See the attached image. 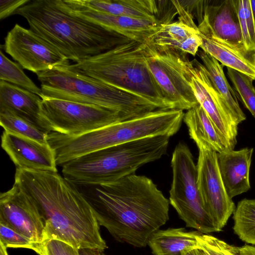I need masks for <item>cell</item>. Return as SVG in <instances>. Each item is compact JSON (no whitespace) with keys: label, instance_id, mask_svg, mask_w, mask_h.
Segmentation results:
<instances>
[{"label":"cell","instance_id":"1f68e13d","mask_svg":"<svg viewBox=\"0 0 255 255\" xmlns=\"http://www.w3.org/2000/svg\"><path fill=\"white\" fill-rule=\"evenodd\" d=\"M38 255H78V250L57 240H51L38 246L34 251Z\"/></svg>","mask_w":255,"mask_h":255},{"label":"cell","instance_id":"ffe728a7","mask_svg":"<svg viewBox=\"0 0 255 255\" xmlns=\"http://www.w3.org/2000/svg\"><path fill=\"white\" fill-rule=\"evenodd\" d=\"M77 3L95 11L112 15L159 22H166L161 17L163 1L154 0H75Z\"/></svg>","mask_w":255,"mask_h":255},{"label":"cell","instance_id":"8fae6325","mask_svg":"<svg viewBox=\"0 0 255 255\" xmlns=\"http://www.w3.org/2000/svg\"><path fill=\"white\" fill-rule=\"evenodd\" d=\"M184 75L198 104L206 112L226 141L229 149L237 143L238 126L224 99L212 84L207 69L196 59L183 61Z\"/></svg>","mask_w":255,"mask_h":255},{"label":"cell","instance_id":"9c48e42d","mask_svg":"<svg viewBox=\"0 0 255 255\" xmlns=\"http://www.w3.org/2000/svg\"><path fill=\"white\" fill-rule=\"evenodd\" d=\"M41 99V115L51 132L80 135L128 119L98 105L52 98Z\"/></svg>","mask_w":255,"mask_h":255},{"label":"cell","instance_id":"d4e9b609","mask_svg":"<svg viewBox=\"0 0 255 255\" xmlns=\"http://www.w3.org/2000/svg\"><path fill=\"white\" fill-rule=\"evenodd\" d=\"M197 54L207 69L212 84L226 102L235 123L238 126L246 119V117L240 107L237 93L225 76L223 65L203 50L198 52Z\"/></svg>","mask_w":255,"mask_h":255},{"label":"cell","instance_id":"d6a6232c","mask_svg":"<svg viewBox=\"0 0 255 255\" xmlns=\"http://www.w3.org/2000/svg\"><path fill=\"white\" fill-rule=\"evenodd\" d=\"M221 240L211 235L200 233L199 247L205 255H227L223 250Z\"/></svg>","mask_w":255,"mask_h":255},{"label":"cell","instance_id":"d590c367","mask_svg":"<svg viewBox=\"0 0 255 255\" xmlns=\"http://www.w3.org/2000/svg\"><path fill=\"white\" fill-rule=\"evenodd\" d=\"M222 247L227 255H255V246L246 245L242 247L231 245L221 241Z\"/></svg>","mask_w":255,"mask_h":255},{"label":"cell","instance_id":"6da1fadb","mask_svg":"<svg viewBox=\"0 0 255 255\" xmlns=\"http://www.w3.org/2000/svg\"><path fill=\"white\" fill-rule=\"evenodd\" d=\"M14 184L34 203L45 224V242L62 241L78 250L107 248L91 203L57 172L16 167Z\"/></svg>","mask_w":255,"mask_h":255},{"label":"cell","instance_id":"ac0fdd59","mask_svg":"<svg viewBox=\"0 0 255 255\" xmlns=\"http://www.w3.org/2000/svg\"><path fill=\"white\" fill-rule=\"evenodd\" d=\"M41 102L37 95L0 80V113L14 115L51 132L41 115Z\"/></svg>","mask_w":255,"mask_h":255},{"label":"cell","instance_id":"f546056e","mask_svg":"<svg viewBox=\"0 0 255 255\" xmlns=\"http://www.w3.org/2000/svg\"><path fill=\"white\" fill-rule=\"evenodd\" d=\"M227 74L245 107L255 118V88L253 79L236 70L227 68Z\"/></svg>","mask_w":255,"mask_h":255},{"label":"cell","instance_id":"f35d334b","mask_svg":"<svg viewBox=\"0 0 255 255\" xmlns=\"http://www.w3.org/2000/svg\"><path fill=\"white\" fill-rule=\"evenodd\" d=\"M0 255H8L7 248L0 243Z\"/></svg>","mask_w":255,"mask_h":255},{"label":"cell","instance_id":"d6986e66","mask_svg":"<svg viewBox=\"0 0 255 255\" xmlns=\"http://www.w3.org/2000/svg\"><path fill=\"white\" fill-rule=\"evenodd\" d=\"M253 150V148L246 147L217 153L221 178L228 195L232 199L247 192L251 188L249 172Z\"/></svg>","mask_w":255,"mask_h":255},{"label":"cell","instance_id":"7a4b0ae2","mask_svg":"<svg viewBox=\"0 0 255 255\" xmlns=\"http://www.w3.org/2000/svg\"><path fill=\"white\" fill-rule=\"evenodd\" d=\"M95 193L98 222L119 242L144 247L169 220V201L145 176H125L99 186Z\"/></svg>","mask_w":255,"mask_h":255},{"label":"cell","instance_id":"30bf717a","mask_svg":"<svg viewBox=\"0 0 255 255\" xmlns=\"http://www.w3.org/2000/svg\"><path fill=\"white\" fill-rule=\"evenodd\" d=\"M145 43L146 64L165 98L175 109L188 110L198 104L183 67L185 53L176 49Z\"/></svg>","mask_w":255,"mask_h":255},{"label":"cell","instance_id":"603a6c76","mask_svg":"<svg viewBox=\"0 0 255 255\" xmlns=\"http://www.w3.org/2000/svg\"><path fill=\"white\" fill-rule=\"evenodd\" d=\"M200 233L181 228L158 230L152 235L148 245L154 255H183L188 250L199 249Z\"/></svg>","mask_w":255,"mask_h":255},{"label":"cell","instance_id":"5bb4252c","mask_svg":"<svg viewBox=\"0 0 255 255\" xmlns=\"http://www.w3.org/2000/svg\"><path fill=\"white\" fill-rule=\"evenodd\" d=\"M0 223L39 245L45 243V224L31 199L13 184L0 195Z\"/></svg>","mask_w":255,"mask_h":255},{"label":"cell","instance_id":"4dcf8cb0","mask_svg":"<svg viewBox=\"0 0 255 255\" xmlns=\"http://www.w3.org/2000/svg\"><path fill=\"white\" fill-rule=\"evenodd\" d=\"M0 243L7 248H23L35 251L36 245L26 237L0 223Z\"/></svg>","mask_w":255,"mask_h":255},{"label":"cell","instance_id":"e575fe53","mask_svg":"<svg viewBox=\"0 0 255 255\" xmlns=\"http://www.w3.org/2000/svg\"><path fill=\"white\" fill-rule=\"evenodd\" d=\"M201 43V39L197 33L187 38L176 49L194 56L198 53V49L200 47Z\"/></svg>","mask_w":255,"mask_h":255},{"label":"cell","instance_id":"e0dca14e","mask_svg":"<svg viewBox=\"0 0 255 255\" xmlns=\"http://www.w3.org/2000/svg\"><path fill=\"white\" fill-rule=\"evenodd\" d=\"M1 145L16 167L57 172L54 152L48 143L4 131Z\"/></svg>","mask_w":255,"mask_h":255},{"label":"cell","instance_id":"cb8c5ba5","mask_svg":"<svg viewBox=\"0 0 255 255\" xmlns=\"http://www.w3.org/2000/svg\"><path fill=\"white\" fill-rule=\"evenodd\" d=\"M173 3L179 15L178 20L161 24L152 40L157 45L176 49L187 38L197 33L198 26L192 13L180 1L173 0Z\"/></svg>","mask_w":255,"mask_h":255},{"label":"cell","instance_id":"60d3db41","mask_svg":"<svg viewBox=\"0 0 255 255\" xmlns=\"http://www.w3.org/2000/svg\"><path fill=\"white\" fill-rule=\"evenodd\" d=\"M202 255H205V254L204 253V252H203V251L202 250Z\"/></svg>","mask_w":255,"mask_h":255},{"label":"cell","instance_id":"5b68a950","mask_svg":"<svg viewBox=\"0 0 255 255\" xmlns=\"http://www.w3.org/2000/svg\"><path fill=\"white\" fill-rule=\"evenodd\" d=\"M42 97L107 108L128 119L158 109L156 103L133 92L120 89L70 69L56 66L37 74Z\"/></svg>","mask_w":255,"mask_h":255},{"label":"cell","instance_id":"ba28073f","mask_svg":"<svg viewBox=\"0 0 255 255\" xmlns=\"http://www.w3.org/2000/svg\"><path fill=\"white\" fill-rule=\"evenodd\" d=\"M172 180L169 203L188 227L202 234L219 232L207 211L197 184V168L193 156L184 143L179 142L172 155Z\"/></svg>","mask_w":255,"mask_h":255},{"label":"cell","instance_id":"4fadbf2b","mask_svg":"<svg viewBox=\"0 0 255 255\" xmlns=\"http://www.w3.org/2000/svg\"><path fill=\"white\" fill-rule=\"evenodd\" d=\"M5 52L24 69L36 74L56 66L69 65V60L34 32L18 24L4 39Z\"/></svg>","mask_w":255,"mask_h":255},{"label":"cell","instance_id":"9a60e30c","mask_svg":"<svg viewBox=\"0 0 255 255\" xmlns=\"http://www.w3.org/2000/svg\"><path fill=\"white\" fill-rule=\"evenodd\" d=\"M62 2L71 12L130 40L146 42L153 37L162 24L159 22L95 11L77 3L75 0H62Z\"/></svg>","mask_w":255,"mask_h":255},{"label":"cell","instance_id":"ab89813d","mask_svg":"<svg viewBox=\"0 0 255 255\" xmlns=\"http://www.w3.org/2000/svg\"><path fill=\"white\" fill-rule=\"evenodd\" d=\"M250 1H251V6H252V9L253 10V13L254 16V18L255 19V0H250Z\"/></svg>","mask_w":255,"mask_h":255},{"label":"cell","instance_id":"44dd1931","mask_svg":"<svg viewBox=\"0 0 255 255\" xmlns=\"http://www.w3.org/2000/svg\"><path fill=\"white\" fill-rule=\"evenodd\" d=\"M203 14L220 38L244 47L235 0H203Z\"/></svg>","mask_w":255,"mask_h":255},{"label":"cell","instance_id":"8992f818","mask_svg":"<svg viewBox=\"0 0 255 255\" xmlns=\"http://www.w3.org/2000/svg\"><path fill=\"white\" fill-rule=\"evenodd\" d=\"M145 43L131 40L68 66L110 85L139 94L162 109H176L165 98L147 67Z\"/></svg>","mask_w":255,"mask_h":255},{"label":"cell","instance_id":"484cf974","mask_svg":"<svg viewBox=\"0 0 255 255\" xmlns=\"http://www.w3.org/2000/svg\"><path fill=\"white\" fill-rule=\"evenodd\" d=\"M234 233L244 242L255 245V200L238 202L233 213Z\"/></svg>","mask_w":255,"mask_h":255},{"label":"cell","instance_id":"7402d4cb","mask_svg":"<svg viewBox=\"0 0 255 255\" xmlns=\"http://www.w3.org/2000/svg\"><path fill=\"white\" fill-rule=\"evenodd\" d=\"M183 121L188 128L190 138L197 146L207 144L217 153L229 149L224 138L199 104L187 111Z\"/></svg>","mask_w":255,"mask_h":255},{"label":"cell","instance_id":"7c38bea8","mask_svg":"<svg viewBox=\"0 0 255 255\" xmlns=\"http://www.w3.org/2000/svg\"><path fill=\"white\" fill-rule=\"evenodd\" d=\"M197 184L204 205L219 231L227 224L236 206L228 195L220 173L217 152L209 145H197Z\"/></svg>","mask_w":255,"mask_h":255},{"label":"cell","instance_id":"2e32d148","mask_svg":"<svg viewBox=\"0 0 255 255\" xmlns=\"http://www.w3.org/2000/svg\"><path fill=\"white\" fill-rule=\"evenodd\" d=\"M198 35L202 40L200 48L223 66L242 73L255 80V52L247 50L217 36L203 13L198 19Z\"/></svg>","mask_w":255,"mask_h":255},{"label":"cell","instance_id":"8d00e7d4","mask_svg":"<svg viewBox=\"0 0 255 255\" xmlns=\"http://www.w3.org/2000/svg\"><path fill=\"white\" fill-rule=\"evenodd\" d=\"M78 255H105L104 250L95 248H83L78 250Z\"/></svg>","mask_w":255,"mask_h":255},{"label":"cell","instance_id":"836d02e7","mask_svg":"<svg viewBox=\"0 0 255 255\" xmlns=\"http://www.w3.org/2000/svg\"><path fill=\"white\" fill-rule=\"evenodd\" d=\"M30 0H0V19L14 14L16 11L29 2Z\"/></svg>","mask_w":255,"mask_h":255},{"label":"cell","instance_id":"74e56055","mask_svg":"<svg viewBox=\"0 0 255 255\" xmlns=\"http://www.w3.org/2000/svg\"><path fill=\"white\" fill-rule=\"evenodd\" d=\"M183 255H202V252L200 249L195 248L185 252Z\"/></svg>","mask_w":255,"mask_h":255},{"label":"cell","instance_id":"f1b7e54d","mask_svg":"<svg viewBox=\"0 0 255 255\" xmlns=\"http://www.w3.org/2000/svg\"><path fill=\"white\" fill-rule=\"evenodd\" d=\"M243 42L248 51L255 52V19L250 0H235Z\"/></svg>","mask_w":255,"mask_h":255},{"label":"cell","instance_id":"277c9868","mask_svg":"<svg viewBox=\"0 0 255 255\" xmlns=\"http://www.w3.org/2000/svg\"><path fill=\"white\" fill-rule=\"evenodd\" d=\"M170 137H148L91 152L64 164L62 173L75 184L99 186L114 182L161 158Z\"/></svg>","mask_w":255,"mask_h":255},{"label":"cell","instance_id":"3957f363","mask_svg":"<svg viewBox=\"0 0 255 255\" xmlns=\"http://www.w3.org/2000/svg\"><path fill=\"white\" fill-rule=\"evenodd\" d=\"M29 29L76 63L131 41L69 11L62 0H31L14 14Z\"/></svg>","mask_w":255,"mask_h":255},{"label":"cell","instance_id":"52a82bcc","mask_svg":"<svg viewBox=\"0 0 255 255\" xmlns=\"http://www.w3.org/2000/svg\"><path fill=\"white\" fill-rule=\"evenodd\" d=\"M183 111L158 109L77 135L59 134L57 151L65 162L100 149L141 138L171 136L180 129Z\"/></svg>","mask_w":255,"mask_h":255},{"label":"cell","instance_id":"83f0119b","mask_svg":"<svg viewBox=\"0 0 255 255\" xmlns=\"http://www.w3.org/2000/svg\"><path fill=\"white\" fill-rule=\"evenodd\" d=\"M0 80L30 91L41 98V88L25 74L19 64L9 59L1 50L0 51Z\"/></svg>","mask_w":255,"mask_h":255},{"label":"cell","instance_id":"4316f807","mask_svg":"<svg viewBox=\"0 0 255 255\" xmlns=\"http://www.w3.org/2000/svg\"><path fill=\"white\" fill-rule=\"evenodd\" d=\"M0 124L5 131L42 143H48L47 137L50 132L16 116L0 113Z\"/></svg>","mask_w":255,"mask_h":255}]
</instances>
